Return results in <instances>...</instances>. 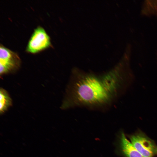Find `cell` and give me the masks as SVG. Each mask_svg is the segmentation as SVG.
<instances>
[{
	"mask_svg": "<svg viewBox=\"0 0 157 157\" xmlns=\"http://www.w3.org/2000/svg\"><path fill=\"white\" fill-rule=\"evenodd\" d=\"M119 146L121 151L126 157H144L127 139L123 132H120Z\"/></svg>",
	"mask_w": 157,
	"mask_h": 157,
	"instance_id": "obj_5",
	"label": "cell"
},
{
	"mask_svg": "<svg viewBox=\"0 0 157 157\" xmlns=\"http://www.w3.org/2000/svg\"><path fill=\"white\" fill-rule=\"evenodd\" d=\"M120 74L116 69L101 75L78 74L68 88L61 108L78 105L100 106L109 103L117 93Z\"/></svg>",
	"mask_w": 157,
	"mask_h": 157,
	"instance_id": "obj_1",
	"label": "cell"
},
{
	"mask_svg": "<svg viewBox=\"0 0 157 157\" xmlns=\"http://www.w3.org/2000/svg\"><path fill=\"white\" fill-rule=\"evenodd\" d=\"M20 59L15 52L1 45L0 74L1 75L16 71L19 67Z\"/></svg>",
	"mask_w": 157,
	"mask_h": 157,
	"instance_id": "obj_2",
	"label": "cell"
},
{
	"mask_svg": "<svg viewBox=\"0 0 157 157\" xmlns=\"http://www.w3.org/2000/svg\"><path fill=\"white\" fill-rule=\"evenodd\" d=\"M51 45L50 38L44 28L38 26L34 31L28 42L26 51L35 53Z\"/></svg>",
	"mask_w": 157,
	"mask_h": 157,
	"instance_id": "obj_3",
	"label": "cell"
},
{
	"mask_svg": "<svg viewBox=\"0 0 157 157\" xmlns=\"http://www.w3.org/2000/svg\"><path fill=\"white\" fill-rule=\"evenodd\" d=\"M0 112L3 113L11 106L12 100L7 92L3 88L0 91Z\"/></svg>",
	"mask_w": 157,
	"mask_h": 157,
	"instance_id": "obj_6",
	"label": "cell"
},
{
	"mask_svg": "<svg viewBox=\"0 0 157 157\" xmlns=\"http://www.w3.org/2000/svg\"><path fill=\"white\" fill-rule=\"evenodd\" d=\"M131 142L144 157H153L157 155V146L151 140L141 133L131 136Z\"/></svg>",
	"mask_w": 157,
	"mask_h": 157,
	"instance_id": "obj_4",
	"label": "cell"
}]
</instances>
